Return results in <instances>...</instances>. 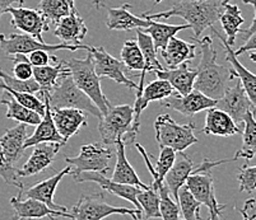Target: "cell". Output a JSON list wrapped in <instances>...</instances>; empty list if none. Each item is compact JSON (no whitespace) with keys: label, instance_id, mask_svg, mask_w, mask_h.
Instances as JSON below:
<instances>
[{"label":"cell","instance_id":"6da1fadb","mask_svg":"<svg viewBox=\"0 0 256 220\" xmlns=\"http://www.w3.org/2000/svg\"><path fill=\"white\" fill-rule=\"evenodd\" d=\"M200 46L202 59L199 65L195 68L196 78H195L194 89L199 90L212 99H220L224 94L228 88V83L234 79V71L226 66L220 65L217 62V51L213 47V41L209 36L203 38H194Z\"/></svg>","mask_w":256,"mask_h":220},{"label":"cell","instance_id":"7a4b0ae2","mask_svg":"<svg viewBox=\"0 0 256 220\" xmlns=\"http://www.w3.org/2000/svg\"><path fill=\"white\" fill-rule=\"evenodd\" d=\"M222 11V0H181L167 10L158 13L146 11L143 13V18L148 20H157L180 17L185 19L190 28L194 31V38H199L206 28L213 27L214 23L220 20Z\"/></svg>","mask_w":256,"mask_h":220},{"label":"cell","instance_id":"3957f363","mask_svg":"<svg viewBox=\"0 0 256 220\" xmlns=\"http://www.w3.org/2000/svg\"><path fill=\"white\" fill-rule=\"evenodd\" d=\"M134 121V108L129 105L114 106L108 108L106 115L100 119L98 133L101 135L102 144L115 148L120 140L129 144L134 143L136 136L132 135V125Z\"/></svg>","mask_w":256,"mask_h":220},{"label":"cell","instance_id":"277c9868","mask_svg":"<svg viewBox=\"0 0 256 220\" xmlns=\"http://www.w3.org/2000/svg\"><path fill=\"white\" fill-rule=\"evenodd\" d=\"M65 64L68 66L76 87L92 99V102L97 106L102 116L106 115L111 105L108 99L104 97V92H102L101 78L94 71L92 55L88 52L84 59L73 57V59L65 61Z\"/></svg>","mask_w":256,"mask_h":220},{"label":"cell","instance_id":"5b68a950","mask_svg":"<svg viewBox=\"0 0 256 220\" xmlns=\"http://www.w3.org/2000/svg\"><path fill=\"white\" fill-rule=\"evenodd\" d=\"M38 93H45L48 96V103L52 110L54 108H76V110L84 111L86 113L94 116L97 119L102 117V113L93 103L92 99L76 87L70 73L62 75L48 93L46 92H38Z\"/></svg>","mask_w":256,"mask_h":220},{"label":"cell","instance_id":"8992f818","mask_svg":"<svg viewBox=\"0 0 256 220\" xmlns=\"http://www.w3.org/2000/svg\"><path fill=\"white\" fill-rule=\"evenodd\" d=\"M195 129L194 122L180 125L167 113L160 115L154 121L156 140L160 148H172L176 153L185 152L188 147L196 144Z\"/></svg>","mask_w":256,"mask_h":220},{"label":"cell","instance_id":"52a82bcc","mask_svg":"<svg viewBox=\"0 0 256 220\" xmlns=\"http://www.w3.org/2000/svg\"><path fill=\"white\" fill-rule=\"evenodd\" d=\"M115 155V148L92 143L82 145L76 157H65V163L70 166V175L73 177L83 172H97L106 176Z\"/></svg>","mask_w":256,"mask_h":220},{"label":"cell","instance_id":"ba28073f","mask_svg":"<svg viewBox=\"0 0 256 220\" xmlns=\"http://www.w3.org/2000/svg\"><path fill=\"white\" fill-rule=\"evenodd\" d=\"M130 215L132 218L142 217V212L129 208H118L107 204L104 194L82 195L72 210L74 220H104L110 215Z\"/></svg>","mask_w":256,"mask_h":220},{"label":"cell","instance_id":"9c48e42d","mask_svg":"<svg viewBox=\"0 0 256 220\" xmlns=\"http://www.w3.org/2000/svg\"><path fill=\"white\" fill-rule=\"evenodd\" d=\"M0 48L4 54L12 56V55H28L32 51L42 50V51H59V50H87L90 46L82 45H70V43H55V45H48L46 42L36 40L34 37L26 33H12L9 36L0 33Z\"/></svg>","mask_w":256,"mask_h":220},{"label":"cell","instance_id":"30bf717a","mask_svg":"<svg viewBox=\"0 0 256 220\" xmlns=\"http://www.w3.org/2000/svg\"><path fill=\"white\" fill-rule=\"evenodd\" d=\"M88 52L92 55L94 71L100 78H108L118 84H122L130 89H138V84L129 79L125 74L126 68L122 61L111 56L104 47H90Z\"/></svg>","mask_w":256,"mask_h":220},{"label":"cell","instance_id":"8fae6325","mask_svg":"<svg viewBox=\"0 0 256 220\" xmlns=\"http://www.w3.org/2000/svg\"><path fill=\"white\" fill-rule=\"evenodd\" d=\"M160 106L178 111L184 116L192 117L202 111L217 106V99H212L196 89H192L190 93L180 96L178 93H172L171 96L160 101Z\"/></svg>","mask_w":256,"mask_h":220},{"label":"cell","instance_id":"7c38bea8","mask_svg":"<svg viewBox=\"0 0 256 220\" xmlns=\"http://www.w3.org/2000/svg\"><path fill=\"white\" fill-rule=\"evenodd\" d=\"M6 13L12 15V25L20 29L23 33L34 37L36 40L45 42L42 38V32L50 31V27L46 24L42 15L37 9L24 8V6H9Z\"/></svg>","mask_w":256,"mask_h":220},{"label":"cell","instance_id":"4fadbf2b","mask_svg":"<svg viewBox=\"0 0 256 220\" xmlns=\"http://www.w3.org/2000/svg\"><path fill=\"white\" fill-rule=\"evenodd\" d=\"M174 93V90L172 89L171 85L164 79H156L150 82L146 87L143 88L140 96L136 98V103L132 106L134 108V121L132 125V135L136 136L139 133V126H140V116L142 112L146 108V106L150 105V102L156 101H164V98L171 96Z\"/></svg>","mask_w":256,"mask_h":220},{"label":"cell","instance_id":"5bb4252c","mask_svg":"<svg viewBox=\"0 0 256 220\" xmlns=\"http://www.w3.org/2000/svg\"><path fill=\"white\" fill-rule=\"evenodd\" d=\"M136 148L140 153L142 157H143L146 168H148L153 178V187L157 190L158 195H160V212L162 220H180V208H178V204L172 199L170 190L167 189L164 181H160V178H158V175L154 171V167H152V163H150V157L139 143H136Z\"/></svg>","mask_w":256,"mask_h":220},{"label":"cell","instance_id":"9a60e30c","mask_svg":"<svg viewBox=\"0 0 256 220\" xmlns=\"http://www.w3.org/2000/svg\"><path fill=\"white\" fill-rule=\"evenodd\" d=\"M216 107L228 113L236 124H241L244 121V117L248 111L255 110L240 82H237L234 87L227 88L222 98L217 101Z\"/></svg>","mask_w":256,"mask_h":220},{"label":"cell","instance_id":"2e32d148","mask_svg":"<svg viewBox=\"0 0 256 220\" xmlns=\"http://www.w3.org/2000/svg\"><path fill=\"white\" fill-rule=\"evenodd\" d=\"M74 180H76V182H79V184H82V182H94V184L100 185L104 191L110 192V194H114L118 198L129 201V203H132V205L136 206V209L142 212L138 200H136V196H138V194L143 189L130 186V185L116 184L111 178H107L104 175L97 172H83L80 175L74 176Z\"/></svg>","mask_w":256,"mask_h":220},{"label":"cell","instance_id":"e0dca14e","mask_svg":"<svg viewBox=\"0 0 256 220\" xmlns=\"http://www.w3.org/2000/svg\"><path fill=\"white\" fill-rule=\"evenodd\" d=\"M64 145L59 143H41L34 145L31 157L23 164L20 170H17L18 177H31L45 171L51 166L59 150Z\"/></svg>","mask_w":256,"mask_h":220},{"label":"cell","instance_id":"ac0fdd59","mask_svg":"<svg viewBox=\"0 0 256 220\" xmlns=\"http://www.w3.org/2000/svg\"><path fill=\"white\" fill-rule=\"evenodd\" d=\"M210 29L213 31V33L216 34L218 40L220 41L223 47H224L226 60L232 65L234 76V78H238V82L241 83L242 88H244V90L248 94V99H250L254 107L256 108V74L251 73L250 70H248L245 66L242 65L241 62L238 61V59H237L236 55H234V50L232 48V46L228 45L224 37L217 29L213 28V27H210Z\"/></svg>","mask_w":256,"mask_h":220},{"label":"cell","instance_id":"d6986e66","mask_svg":"<svg viewBox=\"0 0 256 220\" xmlns=\"http://www.w3.org/2000/svg\"><path fill=\"white\" fill-rule=\"evenodd\" d=\"M41 94V99L45 103V113H44L42 119L40 121V124L37 125L36 130L34 131L31 136L26 139L23 148L28 149V148L34 147L37 144H41V143H59L62 145H66V141L60 136V134L58 133L55 124H54L52 115H51V107L50 103H48V96L45 93Z\"/></svg>","mask_w":256,"mask_h":220},{"label":"cell","instance_id":"ffe728a7","mask_svg":"<svg viewBox=\"0 0 256 220\" xmlns=\"http://www.w3.org/2000/svg\"><path fill=\"white\" fill-rule=\"evenodd\" d=\"M54 124L58 133L68 143L69 139L87 126V113L76 108H51Z\"/></svg>","mask_w":256,"mask_h":220},{"label":"cell","instance_id":"44dd1931","mask_svg":"<svg viewBox=\"0 0 256 220\" xmlns=\"http://www.w3.org/2000/svg\"><path fill=\"white\" fill-rule=\"evenodd\" d=\"M10 205L14 209L16 215L22 220L42 219V218L46 217L70 218V219L73 218L70 213L62 212V210H54L48 208L46 204L31 198H27V200H22L20 195L10 199Z\"/></svg>","mask_w":256,"mask_h":220},{"label":"cell","instance_id":"7402d4cb","mask_svg":"<svg viewBox=\"0 0 256 220\" xmlns=\"http://www.w3.org/2000/svg\"><path fill=\"white\" fill-rule=\"evenodd\" d=\"M66 175H70V166L65 167L64 170H62L55 176L48 178V180L40 181V182H37L36 185L30 187L27 191L24 192L20 191V195H26L27 198H31V199H34V200L41 201V203L46 204L48 208H51V209L54 210L68 212L66 208L58 205V204H55V201H54V195H55L56 187L59 186L60 181H62V178H64V176Z\"/></svg>","mask_w":256,"mask_h":220},{"label":"cell","instance_id":"603a6c76","mask_svg":"<svg viewBox=\"0 0 256 220\" xmlns=\"http://www.w3.org/2000/svg\"><path fill=\"white\" fill-rule=\"evenodd\" d=\"M157 79H164L168 83L174 90V93L185 96L194 89L196 70L190 68L188 62H184L178 68L164 69V70L154 71Z\"/></svg>","mask_w":256,"mask_h":220},{"label":"cell","instance_id":"cb8c5ba5","mask_svg":"<svg viewBox=\"0 0 256 220\" xmlns=\"http://www.w3.org/2000/svg\"><path fill=\"white\" fill-rule=\"evenodd\" d=\"M185 186L194 196L195 200L199 201L202 205H206L208 209H214L220 206L214 195V184L210 171L192 173L186 180Z\"/></svg>","mask_w":256,"mask_h":220},{"label":"cell","instance_id":"d4e9b609","mask_svg":"<svg viewBox=\"0 0 256 220\" xmlns=\"http://www.w3.org/2000/svg\"><path fill=\"white\" fill-rule=\"evenodd\" d=\"M88 28L83 18L79 15L76 5L72 8L70 13L62 18L54 29V34L64 43L78 45L87 36Z\"/></svg>","mask_w":256,"mask_h":220},{"label":"cell","instance_id":"484cf974","mask_svg":"<svg viewBox=\"0 0 256 220\" xmlns=\"http://www.w3.org/2000/svg\"><path fill=\"white\" fill-rule=\"evenodd\" d=\"M106 25L111 31L128 32L136 28H146L150 25V20L132 14L130 4H122L118 8L107 9Z\"/></svg>","mask_w":256,"mask_h":220},{"label":"cell","instance_id":"4316f807","mask_svg":"<svg viewBox=\"0 0 256 220\" xmlns=\"http://www.w3.org/2000/svg\"><path fill=\"white\" fill-rule=\"evenodd\" d=\"M194 168V162L188 154H185L184 152L176 153L174 166L164 176V184H166L167 189L170 190V194L174 196V200L176 203H178V190L186 184V180H188V176L192 175Z\"/></svg>","mask_w":256,"mask_h":220},{"label":"cell","instance_id":"83f0119b","mask_svg":"<svg viewBox=\"0 0 256 220\" xmlns=\"http://www.w3.org/2000/svg\"><path fill=\"white\" fill-rule=\"evenodd\" d=\"M27 138V125L24 124H18L17 126L8 129L4 135L0 136V147L10 166H14L24 154L23 145Z\"/></svg>","mask_w":256,"mask_h":220},{"label":"cell","instance_id":"f1b7e54d","mask_svg":"<svg viewBox=\"0 0 256 220\" xmlns=\"http://www.w3.org/2000/svg\"><path fill=\"white\" fill-rule=\"evenodd\" d=\"M203 133L206 135L226 138V136L241 134L242 131L228 113L217 107H212L206 110V125L203 127Z\"/></svg>","mask_w":256,"mask_h":220},{"label":"cell","instance_id":"f546056e","mask_svg":"<svg viewBox=\"0 0 256 220\" xmlns=\"http://www.w3.org/2000/svg\"><path fill=\"white\" fill-rule=\"evenodd\" d=\"M125 141L120 140L116 143L115 145V152H116V166L114 170L112 177L111 180L116 184H122V185H130V186H136L139 189L146 190L148 185L143 184L140 178L136 175V170L132 168V164L129 163L125 154Z\"/></svg>","mask_w":256,"mask_h":220},{"label":"cell","instance_id":"4dcf8cb0","mask_svg":"<svg viewBox=\"0 0 256 220\" xmlns=\"http://www.w3.org/2000/svg\"><path fill=\"white\" fill-rule=\"evenodd\" d=\"M196 45L195 43L186 42V41L178 38L174 36L172 37L166 47L160 51V56L164 60L168 69L178 68V65L184 62H188L190 60L196 56Z\"/></svg>","mask_w":256,"mask_h":220},{"label":"cell","instance_id":"1f68e13d","mask_svg":"<svg viewBox=\"0 0 256 220\" xmlns=\"http://www.w3.org/2000/svg\"><path fill=\"white\" fill-rule=\"evenodd\" d=\"M136 42H138L139 47L142 50V54L144 56V70L142 71L140 76V83L136 89V97L140 96L142 90L144 88V78L146 74L148 73H154L157 70H164V65L158 61L157 59V50L154 47L152 37L148 33L143 31L142 28H136Z\"/></svg>","mask_w":256,"mask_h":220},{"label":"cell","instance_id":"d6a6232c","mask_svg":"<svg viewBox=\"0 0 256 220\" xmlns=\"http://www.w3.org/2000/svg\"><path fill=\"white\" fill-rule=\"evenodd\" d=\"M68 66L65 64V60H59L55 65L45 66H34V79L40 85V92L48 93L58 80L65 74H69Z\"/></svg>","mask_w":256,"mask_h":220},{"label":"cell","instance_id":"836d02e7","mask_svg":"<svg viewBox=\"0 0 256 220\" xmlns=\"http://www.w3.org/2000/svg\"><path fill=\"white\" fill-rule=\"evenodd\" d=\"M146 33L152 37L153 43L157 51H162L172 37H174L180 31L190 29V25L186 24H168L156 20H150V25L146 28H142Z\"/></svg>","mask_w":256,"mask_h":220},{"label":"cell","instance_id":"e575fe53","mask_svg":"<svg viewBox=\"0 0 256 220\" xmlns=\"http://www.w3.org/2000/svg\"><path fill=\"white\" fill-rule=\"evenodd\" d=\"M220 20L223 31L227 36L226 41L230 46H234L236 43L237 34L241 32V25L245 23L241 10L236 4L223 3V11L220 17Z\"/></svg>","mask_w":256,"mask_h":220},{"label":"cell","instance_id":"d590c367","mask_svg":"<svg viewBox=\"0 0 256 220\" xmlns=\"http://www.w3.org/2000/svg\"><path fill=\"white\" fill-rule=\"evenodd\" d=\"M0 105L6 106V119L14 120V121L20 122V124L30 125V126H37L42 119V116H40L34 111L30 110V108L24 107L20 103H18L10 94L4 92V96L0 99Z\"/></svg>","mask_w":256,"mask_h":220},{"label":"cell","instance_id":"8d00e7d4","mask_svg":"<svg viewBox=\"0 0 256 220\" xmlns=\"http://www.w3.org/2000/svg\"><path fill=\"white\" fill-rule=\"evenodd\" d=\"M76 0H41L37 10L42 15L46 24L56 25L60 20L70 13Z\"/></svg>","mask_w":256,"mask_h":220},{"label":"cell","instance_id":"74e56055","mask_svg":"<svg viewBox=\"0 0 256 220\" xmlns=\"http://www.w3.org/2000/svg\"><path fill=\"white\" fill-rule=\"evenodd\" d=\"M242 124H245V129L242 131V147L234 158V161L240 158L251 161L256 155V119L252 110L246 113Z\"/></svg>","mask_w":256,"mask_h":220},{"label":"cell","instance_id":"f35d334b","mask_svg":"<svg viewBox=\"0 0 256 220\" xmlns=\"http://www.w3.org/2000/svg\"><path fill=\"white\" fill-rule=\"evenodd\" d=\"M139 206L142 210V217L146 220L157 219L160 218V195L157 190L152 186H150L146 190H142L136 196Z\"/></svg>","mask_w":256,"mask_h":220},{"label":"cell","instance_id":"ab89813d","mask_svg":"<svg viewBox=\"0 0 256 220\" xmlns=\"http://www.w3.org/2000/svg\"><path fill=\"white\" fill-rule=\"evenodd\" d=\"M121 61L128 70L143 71L144 70V56L139 47L138 42L134 40H128L120 51Z\"/></svg>","mask_w":256,"mask_h":220},{"label":"cell","instance_id":"60d3db41","mask_svg":"<svg viewBox=\"0 0 256 220\" xmlns=\"http://www.w3.org/2000/svg\"><path fill=\"white\" fill-rule=\"evenodd\" d=\"M178 204L180 208V220H203L200 218L202 204L195 200L185 185L178 190Z\"/></svg>","mask_w":256,"mask_h":220},{"label":"cell","instance_id":"b9f144b4","mask_svg":"<svg viewBox=\"0 0 256 220\" xmlns=\"http://www.w3.org/2000/svg\"><path fill=\"white\" fill-rule=\"evenodd\" d=\"M174 159H176V152L172 148L164 147L160 148V157H158L157 162H156V173L158 175L160 181H164V176L167 175L171 167L174 166Z\"/></svg>","mask_w":256,"mask_h":220},{"label":"cell","instance_id":"7bdbcfd3","mask_svg":"<svg viewBox=\"0 0 256 220\" xmlns=\"http://www.w3.org/2000/svg\"><path fill=\"white\" fill-rule=\"evenodd\" d=\"M9 57L14 62V66H13L14 78L20 80H30L34 78V66L30 64L27 55L17 54Z\"/></svg>","mask_w":256,"mask_h":220},{"label":"cell","instance_id":"ee69618b","mask_svg":"<svg viewBox=\"0 0 256 220\" xmlns=\"http://www.w3.org/2000/svg\"><path fill=\"white\" fill-rule=\"evenodd\" d=\"M238 184L241 192H254L256 190V166H242L238 173Z\"/></svg>","mask_w":256,"mask_h":220},{"label":"cell","instance_id":"f6af8a7d","mask_svg":"<svg viewBox=\"0 0 256 220\" xmlns=\"http://www.w3.org/2000/svg\"><path fill=\"white\" fill-rule=\"evenodd\" d=\"M0 177L3 178L6 185L16 186L20 190H23V184L18 180L17 168H14V166H10L6 162L2 147H0Z\"/></svg>","mask_w":256,"mask_h":220},{"label":"cell","instance_id":"bcb514c9","mask_svg":"<svg viewBox=\"0 0 256 220\" xmlns=\"http://www.w3.org/2000/svg\"><path fill=\"white\" fill-rule=\"evenodd\" d=\"M27 57H28V61L32 66H45L50 64V60H52L54 56H50L48 51L37 50L30 52Z\"/></svg>","mask_w":256,"mask_h":220},{"label":"cell","instance_id":"7dc6e473","mask_svg":"<svg viewBox=\"0 0 256 220\" xmlns=\"http://www.w3.org/2000/svg\"><path fill=\"white\" fill-rule=\"evenodd\" d=\"M240 214L244 220H256V200L248 199L241 209H238Z\"/></svg>","mask_w":256,"mask_h":220},{"label":"cell","instance_id":"c3c4849f","mask_svg":"<svg viewBox=\"0 0 256 220\" xmlns=\"http://www.w3.org/2000/svg\"><path fill=\"white\" fill-rule=\"evenodd\" d=\"M248 51H256V32L248 37V40L245 41V43H244L241 47L237 48V50L234 51V55L238 57L240 55L245 54V52H248Z\"/></svg>","mask_w":256,"mask_h":220},{"label":"cell","instance_id":"681fc988","mask_svg":"<svg viewBox=\"0 0 256 220\" xmlns=\"http://www.w3.org/2000/svg\"><path fill=\"white\" fill-rule=\"evenodd\" d=\"M254 8H255V17H254V19H252V22H251L250 27H248V29H245V31H242V29H241V32L238 33V34H241L242 40H244V41L248 40L251 34H254L256 32V5L254 6Z\"/></svg>","mask_w":256,"mask_h":220},{"label":"cell","instance_id":"f907efd6","mask_svg":"<svg viewBox=\"0 0 256 220\" xmlns=\"http://www.w3.org/2000/svg\"><path fill=\"white\" fill-rule=\"evenodd\" d=\"M16 3L20 4V0H0V18H2L4 13H6L9 6H12Z\"/></svg>","mask_w":256,"mask_h":220},{"label":"cell","instance_id":"816d5d0a","mask_svg":"<svg viewBox=\"0 0 256 220\" xmlns=\"http://www.w3.org/2000/svg\"><path fill=\"white\" fill-rule=\"evenodd\" d=\"M226 209V205H220L218 208H214V209H209V219L208 220H222L220 219V213L222 210Z\"/></svg>","mask_w":256,"mask_h":220},{"label":"cell","instance_id":"f5cc1de1","mask_svg":"<svg viewBox=\"0 0 256 220\" xmlns=\"http://www.w3.org/2000/svg\"><path fill=\"white\" fill-rule=\"evenodd\" d=\"M230 1H231V0H224L223 3H230ZM242 1H244L245 4H250V5L252 6L256 5V0H242Z\"/></svg>","mask_w":256,"mask_h":220},{"label":"cell","instance_id":"db71d44e","mask_svg":"<svg viewBox=\"0 0 256 220\" xmlns=\"http://www.w3.org/2000/svg\"><path fill=\"white\" fill-rule=\"evenodd\" d=\"M93 4H94V6H96L97 9H100V6H101L102 4V0H93Z\"/></svg>","mask_w":256,"mask_h":220},{"label":"cell","instance_id":"11a10c76","mask_svg":"<svg viewBox=\"0 0 256 220\" xmlns=\"http://www.w3.org/2000/svg\"><path fill=\"white\" fill-rule=\"evenodd\" d=\"M248 57H250V60H251V61L256 62V52H251V54H250V56H248Z\"/></svg>","mask_w":256,"mask_h":220},{"label":"cell","instance_id":"9f6ffc18","mask_svg":"<svg viewBox=\"0 0 256 220\" xmlns=\"http://www.w3.org/2000/svg\"><path fill=\"white\" fill-rule=\"evenodd\" d=\"M30 220H38V219H30ZM45 220H58L56 217H46Z\"/></svg>","mask_w":256,"mask_h":220},{"label":"cell","instance_id":"6f0895ef","mask_svg":"<svg viewBox=\"0 0 256 220\" xmlns=\"http://www.w3.org/2000/svg\"><path fill=\"white\" fill-rule=\"evenodd\" d=\"M132 220H146V219H143L142 217H134L132 218Z\"/></svg>","mask_w":256,"mask_h":220},{"label":"cell","instance_id":"680465c9","mask_svg":"<svg viewBox=\"0 0 256 220\" xmlns=\"http://www.w3.org/2000/svg\"><path fill=\"white\" fill-rule=\"evenodd\" d=\"M12 220H22V219H20V218H18L17 215H14V217L12 218Z\"/></svg>","mask_w":256,"mask_h":220},{"label":"cell","instance_id":"91938a15","mask_svg":"<svg viewBox=\"0 0 256 220\" xmlns=\"http://www.w3.org/2000/svg\"><path fill=\"white\" fill-rule=\"evenodd\" d=\"M23 4H24V0H20V5L23 6Z\"/></svg>","mask_w":256,"mask_h":220},{"label":"cell","instance_id":"94428289","mask_svg":"<svg viewBox=\"0 0 256 220\" xmlns=\"http://www.w3.org/2000/svg\"><path fill=\"white\" fill-rule=\"evenodd\" d=\"M162 0H154V4H160Z\"/></svg>","mask_w":256,"mask_h":220},{"label":"cell","instance_id":"6125c7cd","mask_svg":"<svg viewBox=\"0 0 256 220\" xmlns=\"http://www.w3.org/2000/svg\"><path fill=\"white\" fill-rule=\"evenodd\" d=\"M222 1H224V0H222Z\"/></svg>","mask_w":256,"mask_h":220}]
</instances>
